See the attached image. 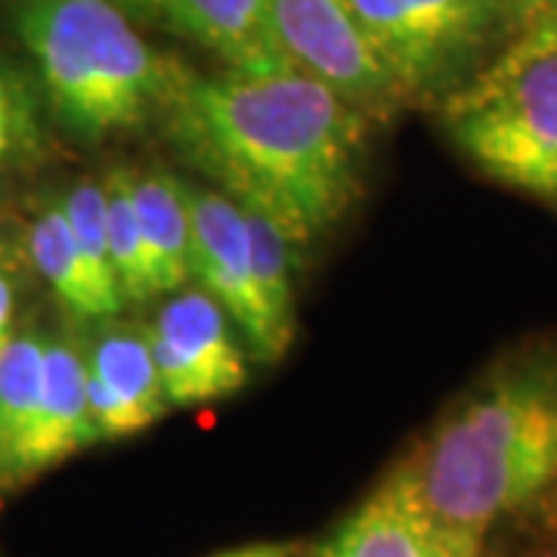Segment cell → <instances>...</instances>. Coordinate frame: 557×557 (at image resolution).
Masks as SVG:
<instances>
[{"mask_svg": "<svg viewBox=\"0 0 557 557\" xmlns=\"http://www.w3.org/2000/svg\"><path fill=\"white\" fill-rule=\"evenodd\" d=\"M440 115L480 174L557 201V13L520 25Z\"/></svg>", "mask_w": 557, "mask_h": 557, "instance_id": "cell-4", "label": "cell"}, {"mask_svg": "<svg viewBox=\"0 0 557 557\" xmlns=\"http://www.w3.org/2000/svg\"><path fill=\"white\" fill-rule=\"evenodd\" d=\"M87 403L100 440L134 437L168 412L143 325L109 322L84 354Z\"/></svg>", "mask_w": 557, "mask_h": 557, "instance_id": "cell-9", "label": "cell"}, {"mask_svg": "<svg viewBox=\"0 0 557 557\" xmlns=\"http://www.w3.org/2000/svg\"><path fill=\"white\" fill-rule=\"evenodd\" d=\"M149 350L171 406H205L248 384V362L230 335L226 310L201 288H186L146 325Z\"/></svg>", "mask_w": 557, "mask_h": 557, "instance_id": "cell-7", "label": "cell"}, {"mask_svg": "<svg viewBox=\"0 0 557 557\" xmlns=\"http://www.w3.org/2000/svg\"><path fill=\"white\" fill-rule=\"evenodd\" d=\"M214 557H295V545H285V542H255V545H245V548L220 552Z\"/></svg>", "mask_w": 557, "mask_h": 557, "instance_id": "cell-22", "label": "cell"}, {"mask_svg": "<svg viewBox=\"0 0 557 557\" xmlns=\"http://www.w3.org/2000/svg\"><path fill=\"white\" fill-rule=\"evenodd\" d=\"M285 60L335 87L362 115L384 119L403 97L344 0H267Z\"/></svg>", "mask_w": 557, "mask_h": 557, "instance_id": "cell-6", "label": "cell"}, {"mask_svg": "<svg viewBox=\"0 0 557 557\" xmlns=\"http://www.w3.org/2000/svg\"><path fill=\"white\" fill-rule=\"evenodd\" d=\"M542 557H557V552H555V555H542Z\"/></svg>", "mask_w": 557, "mask_h": 557, "instance_id": "cell-23", "label": "cell"}, {"mask_svg": "<svg viewBox=\"0 0 557 557\" xmlns=\"http://www.w3.org/2000/svg\"><path fill=\"white\" fill-rule=\"evenodd\" d=\"M28 255L35 260L44 282L53 288V295L81 319H109L94 282L87 276V267L81 260L78 242L72 233V223L65 218L60 201H50L38 211V218L28 226Z\"/></svg>", "mask_w": 557, "mask_h": 557, "instance_id": "cell-15", "label": "cell"}, {"mask_svg": "<svg viewBox=\"0 0 557 557\" xmlns=\"http://www.w3.org/2000/svg\"><path fill=\"white\" fill-rule=\"evenodd\" d=\"M362 112L298 65L193 78L168 137L226 196L267 211L295 245L335 226L359 193Z\"/></svg>", "mask_w": 557, "mask_h": 557, "instance_id": "cell-1", "label": "cell"}, {"mask_svg": "<svg viewBox=\"0 0 557 557\" xmlns=\"http://www.w3.org/2000/svg\"><path fill=\"white\" fill-rule=\"evenodd\" d=\"M406 100H443L515 35L502 0H347Z\"/></svg>", "mask_w": 557, "mask_h": 557, "instance_id": "cell-5", "label": "cell"}, {"mask_svg": "<svg viewBox=\"0 0 557 557\" xmlns=\"http://www.w3.org/2000/svg\"><path fill=\"white\" fill-rule=\"evenodd\" d=\"M100 440L87 403V369L84 354L65 335H47L44 354V391H40L38 416L22 443V453L13 468V490L28 486L44 478L65 458L78 456L81 449ZM10 490V493H13Z\"/></svg>", "mask_w": 557, "mask_h": 557, "instance_id": "cell-10", "label": "cell"}, {"mask_svg": "<svg viewBox=\"0 0 557 557\" xmlns=\"http://www.w3.org/2000/svg\"><path fill=\"white\" fill-rule=\"evenodd\" d=\"M502 7H505L511 25H515V32L527 22H536L542 16L557 13V0H502Z\"/></svg>", "mask_w": 557, "mask_h": 557, "instance_id": "cell-21", "label": "cell"}, {"mask_svg": "<svg viewBox=\"0 0 557 557\" xmlns=\"http://www.w3.org/2000/svg\"><path fill=\"white\" fill-rule=\"evenodd\" d=\"M65 218L72 223V233L78 242L81 260L87 267V276L94 282L97 295H100L102 307L109 319L119 317L124 310V292H121L115 267L109 258V236H106V189L97 180L84 177L69 189V196L62 199Z\"/></svg>", "mask_w": 557, "mask_h": 557, "instance_id": "cell-18", "label": "cell"}, {"mask_svg": "<svg viewBox=\"0 0 557 557\" xmlns=\"http://www.w3.org/2000/svg\"><path fill=\"white\" fill-rule=\"evenodd\" d=\"M13 313H16V276L10 263L0 258V347L13 335Z\"/></svg>", "mask_w": 557, "mask_h": 557, "instance_id": "cell-20", "label": "cell"}, {"mask_svg": "<svg viewBox=\"0 0 557 557\" xmlns=\"http://www.w3.org/2000/svg\"><path fill=\"white\" fill-rule=\"evenodd\" d=\"M313 557H468L391 471Z\"/></svg>", "mask_w": 557, "mask_h": 557, "instance_id": "cell-12", "label": "cell"}, {"mask_svg": "<svg viewBox=\"0 0 557 557\" xmlns=\"http://www.w3.org/2000/svg\"><path fill=\"white\" fill-rule=\"evenodd\" d=\"M47 335L13 332L0 347V493L13 490V468L38 416Z\"/></svg>", "mask_w": 557, "mask_h": 557, "instance_id": "cell-14", "label": "cell"}, {"mask_svg": "<svg viewBox=\"0 0 557 557\" xmlns=\"http://www.w3.org/2000/svg\"><path fill=\"white\" fill-rule=\"evenodd\" d=\"M180 38H189L226 69H276L292 65L278 50L267 0H115Z\"/></svg>", "mask_w": 557, "mask_h": 557, "instance_id": "cell-11", "label": "cell"}, {"mask_svg": "<svg viewBox=\"0 0 557 557\" xmlns=\"http://www.w3.org/2000/svg\"><path fill=\"white\" fill-rule=\"evenodd\" d=\"M131 177H134L131 168H115L102 183V189H106V236H109V258H112L124 298L134 304H146L149 298H156V282H152V267H149L146 242H143V230H139Z\"/></svg>", "mask_w": 557, "mask_h": 557, "instance_id": "cell-17", "label": "cell"}, {"mask_svg": "<svg viewBox=\"0 0 557 557\" xmlns=\"http://www.w3.org/2000/svg\"><path fill=\"white\" fill-rule=\"evenodd\" d=\"M10 16L53 115L84 143L164 119L193 78L139 35L115 0H13Z\"/></svg>", "mask_w": 557, "mask_h": 557, "instance_id": "cell-3", "label": "cell"}, {"mask_svg": "<svg viewBox=\"0 0 557 557\" xmlns=\"http://www.w3.org/2000/svg\"><path fill=\"white\" fill-rule=\"evenodd\" d=\"M239 208L251 239V263H255V282L263 300V313L270 322L273 341L285 357L295 338V285H292L295 242L288 239V233L267 211L248 201H239Z\"/></svg>", "mask_w": 557, "mask_h": 557, "instance_id": "cell-16", "label": "cell"}, {"mask_svg": "<svg viewBox=\"0 0 557 557\" xmlns=\"http://www.w3.org/2000/svg\"><path fill=\"white\" fill-rule=\"evenodd\" d=\"M189 199V263L193 276H199L205 292L218 300L242 325L248 344L263 362L282 359V350L273 341L270 322L263 313L255 263H251V239L242 218L239 201L223 189H205L186 183Z\"/></svg>", "mask_w": 557, "mask_h": 557, "instance_id": "cell-8", "label": "cell"}, {"mask_svg": "<svg viewBox=\"0 0 557 557\" xmlns=\"http://www.w3.org/2000/svg\"><path fill=\"white\" fill-rule=\"evenodd\" d=\"M20 134V106L10 94V84L0 75V159L13 149Z\"/></svg>", "mask_w": 557, "mask_h": 557, "instance_id": "cell-19", "label": "cell"}, {"mask_svg": "<svg viewBox=\"0 0 557 557\" xmlns=\"http://www.w3.org/2000/svg\"><path fill=\"white\" fill-rule=\"evenodd\" d=\"M394 474L465 555L483 557L498 520L557 486V359L490 375Z\"/></svg>", "mask_w": 557, "mask_h": 557, "instance_id": "cell-2", "label": "cell"}, {"mask_svg": "<svg viewBox=\"0 0 557 557\" xmlns=\"http://www.w3.org/2000/svg\"><path fill=\"white\" fill-rule=\"evenodd\" d=\"M134 205H137L139 230L146 242V255L152 267L156 295H171L193 276L189 263V199L186 183L168 171H143L131 177Z\"/></svg>", "mask_w": 557, "mask_h": 557, "instance_id": "cell-13", "label": "cell"}]
</instances>
